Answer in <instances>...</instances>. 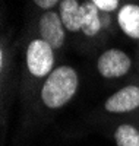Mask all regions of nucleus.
I'll use <instances>...</instances> for the list:
<instances>
[{"label":"nucleus","mask_w":139,"mask_h":146,"mask_svg":"<svg viewBox=\"0 0 139 146\" xmlns=\"http://www.w3.org/2000/svg\"><path fill=\"white\" fill-rule=\"evenodd\" d=\"M81 72L69 63H60L37 89L34 96L22 107L19 131L22 136L32 135L51 121L79 94Z\"/></svg>","instance_id":"f257e3e1"},{"label":"nucleus","mask_w":139,"mask_h":146,"mask_svg":"<svg viewBox=\"0 0 139 146\" xmlns=\"http://www.w3.org/2000/svg\"><path fill=\"white\" fill-rule=\"evenodd\" d=\"M18 64V98L21 108L27 105L40 85L60 64L54 48L38 35L25 28L21 36V53Z\"/></svg>","instance_id":"f03ea898"},{"label":"nucleus","mask_w":139,"mask_h":146,"mask_svg":"<svg viewBox=\"0 0 139 146\" xmlns=\"http://www.w3.org/2000/svg\"><path fill=\"white\" fill-rule=\"evenodd\" d=\"M139 115V76L117 86L100 105L86 115L91 127H104L114 121Z\"/></svg>","instance_id":"7ed1b4c3"},{"label":"nucleus","mask_w":139,"mask_h":146,"mask_svg":"<svg viewBox=\"0 0 139 146\" xmlns=\"http://www.w3.org/2000/svg\"><path fill=\"white\" fill-rule=\"evenodd\" d=\"M114 27H117L116 15L104 13L88 0H82V28L75 47L84 54L98 53L113 36Z\"/></svg>","instance_id":"20e7f679"},{"label":"nucleus","mask_w":139,"mask_h":146,"mask_svg":"<svg viewBox=\"0 0 139 146\" xmlns=\"http://www.w3.org/2000/svg\"><path fill=\"white\" fill-rule=\"evenodd\" d=\"M21 53V40L10 41V35L3 34L0 42V102H2V130L6 133L7 113L12 101L18 96V64Z\"/></svg>","instance_id":"39448f33"},{"label":"nucleus","mask_w":139,"mask_h":146,"mask_svg":"<svg viewBox=\"0 0 139 146\" xmlns=\"http://www.w3.org/2000/svg\"><path fill=\"white\" fill-rule=\"evenodd\" d=\"M95 72L108 85H120L138 76V57L120 47H104L95 56Z\"/></svg>","instance_id":"423d86ee"},{"label":"nucleus","mask_w":139,"mask_h":146,"mask_svg":"<svg viewBox=\"0 0 139 146\" xmlns=\"http://www.w3.org/2000/svg\"><path fill=\"white\" fill-rule=\"evenodd\" d=\"M27 29L48 42L60 58L70 44V36L59 16L57 9L35 13L34 21H31L27 25Z\"/></svg>","instance_id":"0eeeda50"},{"label":"nucleus","mask_w":139,"mask_h":146,"mask_svg":"<svg viewBox=\"0 0 139 146\" xmlns=\"http://www.w3.org/2000/svg\"><path fill=\"white\" fill-rule=\"evenodd\" d=\"M100 130L116 146H139V115L114 121Z\"/></svg>","instance_id":"6e6552de"},{"label":"nucleus","mask_w":139,"mask_h":146,"mask_svg":"<svg viewBox=\"0 0 139 146\" xmlns=\"http://www.w3.org/2000/svg\"><path fill=\"white\" fill-rule=\"evenodd\" d=\"M57 12L70 36V44L75 45L82 28V0H60Z\"/></svg>","instance_id":"1a4fd4ad"},{"label":"nucleus","mask_w":139,"mask_h":146,"mask_svg":"<svg viewBox=\"0 0 139 146\" xmlns=\"http://www.w3.org/2000/svg\"><path fill=\"white\" fill-rule=\"evenodd\" d=\"M116 23L123 35L138 42L139 45V3L138 2H123L122 7L116 13Z\"/></svg>","instance_id":"9d476101"},{"label":"nucleus","mask_w":139,"mask_h":146,"mask_svg":"<svg viewBox=\"0 0 139 146\" xmlns=\"http://www.w3.org/2000/svg\"><path fill=\"white\" fill-rule=\"evenodd\" d=\"M90 3H92L97 9H100L104 13H111L116 15L117 10L122 7L124 0H88Z\"/></svg>","instance_id":"9b49d317"},{"label":"nucleus","mask_w":139,"mask_h":146,"mask_svg":"<svg viewBox=\"0 0 139 146\" xmlns=\"http://www.w3.org/2000/svg\"><path fill=\"white\" fill-rule=\"evenodd\" d=\"M32 6L37 9V13L47 10H56L59 7L60 0H31Z\"/></svg>","instance_id":"f8f14e48"},{"label":"nucleus","mask_w":139,"mask_h":146,"mask_svg":"<svg viewBox=\"0 0 139 146\" xmlns=\"http://www.w3.org/2000/svg\"><path fill=\"white\" fill-rule=\"evenodd\" d=\"M138 76H139V51H138Z\"/></svg>","instance_id":"ddd939ff"},{"label":"nucleus","mask_w":139,"mask_h":146,"mask_svg":"<svg viewBox=\"0 0 139 146\" xmlns=\"http://www.w3.org/2000/svg\"><path fill=\"white\" fill-rule=\"evenodd\" d=\"M124 2H138L139 3V0H124Z\"/></svg>","instance_id":"4468645a"}]
</instances>
